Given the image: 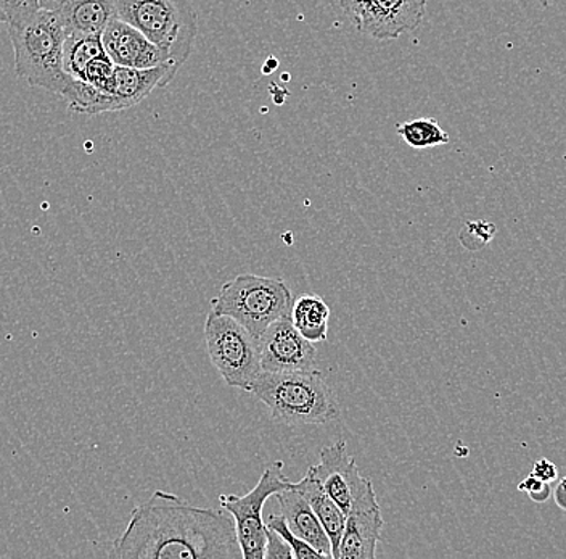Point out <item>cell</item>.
Wrapping results in <instances>:
<instances>
[{"instance_id":"1","label":"cell","mask_w":566,"mask_h":559,"mask_svg":"<svg viewBox=\"0 0 566 559\" xmlns=\"http://www.w3.org/2000/svg\"><path fill=\"white\" fill-rule=\"evenodd\" d=\"M118 559H242L235 526L221 509L187 504L169 491H154L130 513L109 550Z\"/></svg>"},{"instance_id":"2","label":"cell","mask_w":566,"mask_h":559,"mask_svg":"<svg viewBox=\"0 0 566 559\" xmlns=\"http://www.w3.org/2000/svg\"><path fill=\"white\" fill-rule=\"evenodd\" d=\"M272 417L286 426L327 424L338 417V402L321 371H261L250 387Z\"/></svg>"},{"instance_id":"3","label":"cell","mask_w":566,"mask_h":559,"mask_svg":"<svg viewBox=\"0 0 566 559\" xmlns=\"http://www.w3.org/2000/svg\"><path fill=\"white\" fill-rule=\"evenodd\" d=\"M18 77L30 86L62 94L70 76L63 70L66 31L53 10L39 9L23 23L9 24Z\"/></svg>"},{"instance_id":"4","label":"cell","mask_w":566,"mask_h":559,"mask_svg":"<svg viewBox=\"0 0 566 559\" xmlns=\"http://www.w3.org/2000/svg\"><path fill=\"white\" fill-rule=\"evenodd\" d=\"M116 17L150 39L177 66L193 51L197 13L190 0H115Z\"/></svg>"},{"instance_id":"5","label":"cell","mask_w":566,"mask_h":559,"mask_svg":"<svg viewBox=\"0 0 566 559\" xmlns=\"http://www.w3.org/2000/svg\"><path fill=\"white\" fill-rule=\"evenodd\" d=\"M292 303V290L283 279L239 275L222 286L211 310L239 321L258 341L269 324L290 313Z\"/></svg>"},{"instance_id":"6","label":"cell","mask_w":566,"mask_h":559,"mask_svg":"<svg viewBox=\"0 0 566 559\" xmlns=\"http://www.w3.org/2000/svg\"><path fill=\"white\" fill-rule=\"evenodd\" d=\"M205 341L212 366L226 384L250 392L261 373L256 339L239 321L211 310L205 321Z\"/></svg>"},{"instance_id":"7","label":"cell","mask_w":566,"mask_h":559,"mask_svg":"<svg viewBox=\"0 0 566 559\" xmlns=\"http://www.w3.org/2000/svg\"><path fill=\"white\" fill-rule=\"evenodd\" d=\"M283 462H274L265 466L263 476L248 494L221 495L219 504L229 513L235 526L242 559H264L265 524L263 508L268 498L277 491L292 487L289 477L283 474Z\"/></svg>"},{"instance_id":"8","label":"cell","mask_w":566,"mask_h":559,"mask_svg":"<svg viewBox=\"0 0 566 559\" xmlns=\"http://www.w3.org/2000/svg\"><path fill=\"white\" fill-rule=\"evenodd\" d=\"M307 473L316 477L325 494L345 515L356 501L374 490L371 480L360 474L356 459L346 452L345 441L322 448L321 463L310 466Z\"/></svg>"},{"instance_id":"9","label":"cell","mask_w":566,"mask_h":559,"mask_svg":"<svg viewBox=\"0 0 566 559\" xmlns=\"http://www.w3.org/2000/svg\"><path fill=\"white\" fill-rule=\"evenodd\" d=\"M256 342L261 371L282 373L316 368V346L296 331L289 314L269 324Z\"/></svg>"},{"instance_id":"10","label":"cell","mask_w":566,"mask_h":559,"mask_svg":"<svg viewBox=\"0 0 566 559\" xmlns=\"http://www.w3.org/2000/svg\"><path fill=\"white\" fill-rule=\"evenodd\" d=\"M101 38L105 54L116 66L147 70L161 65H176L166 52L126 21L113 19L102 31Z\"/></svg>"},{"instance_id":"11","label":"cell","mask_w":566,"mask_h":559,"mask_svg":"<svg viewBox=\"0 0 566 559\" xmlns=\"http://www.w3.org/2000/svg\"><path fill=\"white\" fill-rule=\"evenodd\" d=\"M385 521L375 490L360 498L346 513L345 529L338 545V559H374Z\"/></svg>"},{"instance_id":"12","label":"cell","mask_w":566,"mask_h":559,"mask_svg":"<svg viewBox=\"0 0 566 559\" xmlns=\"http://www.w3.org/2000/svg\"><path fill=\"white\" fill-rule=\"evenodd\" d=\"M424 10L427 0H374L356 28L377 41H391L417 30Z\"/></svg>"},{"instance_id":"13","label":"cell","mask_w":566,"mask_h":559,"mask_svg":"<svg viewBox=\"0 0 566 559\" xmlns=\"http://www.w3.org/2000/svg\"><path fill=\"white\" fill-rule=\"evenodd\" d=\"M179 72V66L161 65L155 69L137 70L116 66L113 77L112 101L115 112L139 105L158 87L168 86Z\"/></svg>"},{"instance_id":"14","label":"cell","mask_w":566,"mask_h":559,"mask_svg":"<svg viewBox=\"0 0 566 559\" xmlns=\"http://www.w3.org/2000/svg\"><path fill=\"white\" fill-rule=\"evenodd\" d=\"M53 12L66 37H101L116 17L115 0H63Z\"/></svg>"},{"instance_id":"15","label":"cell","mask_w":566,"mask_h":559,"mask_svg":"<svg viewBox=\"0 0 566 559\" xmlns=\"http://www.w3.org/2000/svg\"><path fill=\"white\" fill-rule=\"evenodd\" d=\"M274 497L277 498L279 505H281L282 516L289 529L301 540L316 548L322 557L332 559L331 540H328L324 527L318 522L313 508L293 488V484L286 490L274 494Z\"/></svg>"},{"instance_id":"16","label":"cell","mask_w":566,"mask_h":559,"mask_svg":"<svg viewBox=\"0 0 566 559\" xmlns=\"http://www.w3.org/2000/svg\"><path fill=\"white\" fill-rule=\"evenodd\" d=\"M293 488L313 508L314 515L317 516L318 522L322 524L328 540H331L332 559H338L339 539L345 529V513L325 494L324 488L311 473H306L300 483L293 484Z\"/></svg>"},{"instance_id":"17","label":"cell","mask_w":566,"mask_h":559,"mask_svg":"<svg viewBox=\"0 0 566 559\" xmlns=\"http://www.w3.org/2000/svg\"><path fill=\"white\" fill-rule=\"evenodd\" d=\"M331 307L316 293H304L293 299L290 308V320L296 331L310 342H324L328 338V321H331Z\"/></svg>"},{"instance_id":"18","label":"cell","mask_w":566,"mask_h":559,"mask_svg":"<svg viewBox=\"0 0 566 559\" xmlns=\"http://www.w3.org/2000/svg\"><path fill=\"white\" fill-rule=\"evenodd\" d=\"M104 54L101 37H66L63 45V70L70 77L81 80L87 63Z\"/></svg>"},{"instance_id":"19","label":"cell","mask_w":566,"mask_h":559,"mask_svg":"<svg viewBox=\"0 0 566 559\" xmlns=\"http://www.w3.org/2000/svg\"><path fill=\"white\" fill-rule=\"evenodd\" d=\"M399 136L412 148H431L449 144L451 137L433 118L409 120L398 127Z\"/></svg>"},{"instance_id":"20","label":"cell","mask_w":566,"mask_h":559,"mask_svg":"<svg viewBox=\"0 0 566 559\" xmlns=\"http://www.w3.org/2000/svg\"><path fill=\"white\" fill-rule=\"evenodd\" d=\"M115 63L109 60V56L98 55L94 60L87 63L84 69L83 77L81 81L94 86L95 90L104 92V94H112L113 77H115Z\"/></svg>"},{"instance_id":"21","label":"cell","mask_w":566,"mask_h":559,"mask_svg":"<svg viewBox=\"0 0 566 559\" xmlns=\"http://www.w3.org/2000/svg\"><path fill=\"white\" fill-rule=\"evenodd\" d=\"M265 527L269 529H274L279 536L283 537V540L290 545L292 548L293 555L298 559H313V558H324L322 553H318L316 548L311 547L306 541L301 540L298 536L292 532L286 526L285 519L283 516L271 515L268 518V521H264Z\"/></svg>"},{"instance_id":"22","label":"cell","mask_w":566,"mask_h":559,"mask_svg":"<svg viewBox=\"0 0 566 559\" xmlns=\"http://www.w3.org/2000/svg\"><path fill=\"white\" fill-rule=\"evenodd\" d=\"M495 231L497 228L494 222L481 221V219L480 221H469L460 231L459 240L470 252H478L494 239Z\"/></svg>"},{"instance_id":"23","label":"cell","mask_w":566,"mask_h":559,"mask_svg":"<svg viewBox=\"0 0 566 559\" xmlns=\"http://www.w3.org/2000/svg\"><path fill=\"white\" fill-rule=\"evenodd\" d=\"M39 9L41 7H39L38 0H0V10L9 24L23 23Z\"/></svg>"},{"instance_id":"24","label":"cell","mask_w":566,"mask_h":559,"mask_svg":"<svg viewBox=\"0 0 566 559\" xmlns=\"http://www.w3.org/2000/svg\"><path fill=\"white\" fill-rule=\"evenodd\" d=\"M264 559H295L292 548L274 529L265 527Z\"/></svg>"},{"instance_id":"25","label":"cell","mask_w":566,"mask_h":559,"mask_svg":"<svg viewBox=\"0 0 566 559\" xmlns=\"http://www.w3.org/2000/svg\"><path fill=\"white\" fill-rule=\"evenodd\" d=\"M371 2L374 0H339V6H342L343 12H345V15L348 17L354 27H357L360 17L369 9Z\"/></svg>"},{"instance_id":"26","label":"cell","mask_w":566,"mask_h":559,"mask_svg":"<svg viewBox=\"0 0 566 559\" xmlns=\"http://www.w3.org/2000/svg\"><path fill=\"white\" fill-rule=\"evenodd\" d=\"M533 476H536L537 479L543 480V483H554L557 479V466L554 463L548 462L547 458L537 459L533 466Z\"/></svg>"},{"instance_id":"27","label":"cell","mask_w":566,"mask_h":559,"mask_svg":"<svg viewBox=\"0 0 566 559\" xmlns=\"http://www.w3.org/2000/svg\"><path fill=\"white\" fill-rule=\"evenodd\" d=\"M543 480L537 479L536 476H533V474H530L528 477H525V479L522 480V483L518 484V490L525 491V494H533V491H536L537 488L543 486Z\"/></svg>"},{"instance_id":"28","label":"cell","mask_w":566,"mask_h":559,"mask_svg":"<svg viewBox=\"0 0 566 559\" xmlns=\"http://www.w3.org/2000/svg\"><path fill=\"white\" fill-rule=\"evenodd\" d=\"M552 495V487L551 484L544 483L543 486L537 488L536 491H533V494H530L528 497L531 500L536 501V504H546L548 498H551Z\"/></svg>"},{"instance_id":"29","label":"cell","mask_w":566,"mask_h":559,"mask_svg":"<svg viewBox=\"0 0 566 559\" xmlns=\"http://www.w3.org/2000/svg\"><path fill=\"white\" fill-rule=\"evenodd\" d=\"M565 486H566V479H565V477H562V479L558 480L557 488H555V491H554L555 504H557L558 508H560L562 511H565V509H566Z\"/></svg>"},{"instance_id":"30","label":"cell","mask_w":566,"mask_h":559,"mask_svg":"<svg viewBox=\"0 0 566 559\" xmlns=\"http://www.w3.org/2000/svg\"><path fill=\"white\" fill-rule=\"evenodd\" d=\"M63 0H38L39 7L44 10H55Z\"/></svg>"},{"instance_id":"31","label":"cell","mask_w":566,"mask_h":559,"mask_svg":"<svg viewBox=\"0 0 566 559\" xmlns=\"http://www.w3.org/2000/svg\"><path fill=\"white\" fill-rule=\"evenodd\" d=\"M537 2H539L543 7H548L551 6L552 0H537Z\"/></svg>"},{"instance_id":"32","label":"cell","mask_w":566,"mask_h":559,"mask_svg":"<svg viewBox=\"0 0 566 559\" xmlns=\"http://www.w3.org/2000/svg\"><path fill=\"white\" fill-rule=\"evenodd\" d=\"M0 23H7L6 15H3L2 10H0Z\"/></svg>"}]
</instances>
